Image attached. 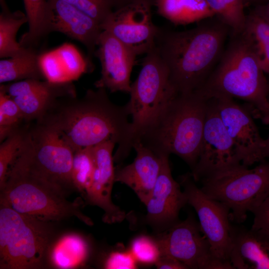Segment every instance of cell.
<instances>
[{
	"label": "cell",
	"instance_id": "6da1fadb",
	"mask_svg": "<svg viewBox=\"0 0 269 269\" xmlns=\"http://www.w3.org/2000/svg\"><path fill=\"white\" fill-rule=\"evenodd\" d=\"M128 105L118 106L109 99L106 90L89 89L81 98L60 99L39 122L54 128L74 152L108 140L118 148L114 162H122L133 148Z\"/></svg>",
	"mask_w": 269,
	"mask_h": 269
},
{
	"label": "cell",
	"instance_id": "7a4b0ae2",
	"mask_svg": "<svg viewBox=\"0 0 269 269\" xmlns=\"http://www.w3.org/2000/svg\"><path fill=\"white\" fill-rule=\"evenodd\" d=\"M230 28L218 18L184 31L159 27L155 47L178 93L198 90L223 52Z\"/></svg>",
	"mask_w": 269,
	"mask_h": 269
},
{
	"label": "cell",
	"instance_id": "3957f363",
	"mask_svg": "<svg viewBox=\"0 0 269 269\" xmlns=\"http://www.w3.org/2000/svg\"><path fill=\"white\" fill-rule=\"evenodd\" d=\"M215 68L196 91L206 100L226 97L245 101L254 117L269 124V86L244 33L232 35Z\"/></svg>",
	"mask_w": 269,
	"mask_h": 269
},
{
	"label": "cell",
	"instance_id": "277c9868",
	"mask_svg": "<svg viewBox=\"0 0 269 269\" xmlns=\"http://www.w3.org/2000/svg\"><path fill=\"white\" fill-rule=\"evenodd\" d=\"M208 101L196 92H177L138 140L159 156L177 155L192 170L199 155Z\"/></svg>",
	"mask_w": 269,
	"mask_h": 269
},
{
	"label": "cell",
	"instance_id": "5b68a950",
	"mask_svg": "<svg viewBox=\"0 0 269 269\" xmlns=\"http://www.w3.org/2000/svg\"><path fill=\"white\" fill-rule=\"evenodd\" d=\"M0 203L18 213L50 222L75 217L92 226L79 201H70L65 191L50 183L16 161L10 166L0 189Z\"/></svg>",
	"mask_w": 269,
	"mask_h": 269
},
{
	"label": "cell",
	"instance_id": "8992f818",
	"mask_svg": "<svg viewBox=\"0 0 269 269\" xmlns=\"http://www.w3.org/2000/svg\"><path fill=\"white\" fill-rule=\"evenodd\" d=\"M199 181L209 198L230 210V220L242 224L269 195V161L253 168L240 164L209 174Z\"/></svg>",
	"mask_w": 269,
	"mask_h": 269
},
{
	"label": "cell",
	"instance_id": "52a82bcc",
	"mask_svg": "<svg viewBox=\"0 0 269 269\" xmlns=\"http://www.w3.org/2000/svg\"><path fill=\"white\" fill-rule=\"evenodd\" d=\"M48 223L0 203V269L42 268L51 241Z\"/></svg>",
	"mask_w": 269,
	"mask_h": 269
},
{
	"label": "cell",
	"instance_id": "ba28073f",
	"mask_svg": "<svg viewBox=\"0 0 269 269\" xmlns=\"http://www.w3.org/2000/svg\"><path fill=\"white\" fill-rule=\"evenodd\" d=\"M137 78L131 84L128 105L132 144L138 141L167 102L177 93L170 83L167 69L154 47L145 54Z\"/></svg>",
	"mask_w": 269,
	"mask_h": 269
},
{
	"label": "cell",
	"instance_id": "9c48e42d",
	"mask_svg": "<svg viewBox=\"0 0 269 269\" xmlns=\"http://www.w3.org/2000/svg\"><path fill=\"white\" fill-rule=\"evenodd\" d=\"M29 127L23 149L15 161L64 191L74 187V151L51 126L41 122Z\"/></svg>",
	"mask_w": 269,
	"mask_h": 269
},
{
	"label": "cell",
	"instance_id": "30bf717a",
	"mask_svg": "<svg viewBox=\"0 0 269 269\" xmlns=\"http://www.w3.org/2000/svg\"><path fill=\"white\" fill-rule=\"evenodd\" d=\"M195 182L190 173L179 178L187 203L194 209L214 256L226 269H234L229 260L230 210L225 204L207 196Z\"/></svg>",
	"mask_w": 269,
	"mask_h": 269
},
{
	"label": "cell",
	"instance_id": "8fae6325",
	"mask_svg": "<svg viewBox=\"0 0 269 269\" xmlns=\"http://www.w3.org/2000/svg\"><path fill=\"white\" fill-rule=\"evenodd\" d=\"M154 0H135L115 9L101 24L136 56L146 54L155 45L159 27L152 19Z\"/></svg>",
	"mask_w": 269,
	"mask_h": 269
},
{
	"label": "cell",
	"instance_id": "7c38bea8",
	"mask_svg": "<svg viewBox=\"0 0 269 269\" xmlns=\"http://www.w3.org/2000/svg\"><path fill=\"white\" fill-rule=\"evenodd\" d=\"M157 241L161 255L175 259L187 269H226L214 256L199 223L191 216L178 221Z\"/></svg>",
	"mask_w": 269,
	"mask_h": 269
},
{
	"label": "cell",
	"instance_id": "4fadbf2b",
	"mask_svg": "<svg viewBox=\"0 0 269 269\" xmlns=\"http://www.w3.org/2000/svg\"><path fill=\"white\" fill-rule=\"evenodd\" d=\"M237 150L241 163L249 167L267 157L266 141L263 139L249 110L233 99H211Z\"/></svg>",
	"mask_w": 269,
	"mask_h": 269
},
{
	"label": "cell",
	"instance_id": "5bb4252c",
	"mask_svg": "<svg viewBox=\"0 0 269 269\" xmlns=\"http://www.w3.org/2000/svg\"><path fill=\"white\" fill-rule=\"evenodd\" d=\"M240 164L236 147L214 102L208 100L199 155L190 174L196 182L209 174Z\"/></svg>",
	"mask_w": 269,
	"mask_h": 269
},
{
	"label": "cell",
	"instance_id": "9a60e30c",
	"mask_svg": "<svg viewBox=\"0 0 269 269\" xmlns=\"http://www.w3.org/2000/svg\"><path fill=\"white\" fill-rule=\"evenodd\" d=\"M0 90L19 108L26 123L41 121L61 99L76 96L72 82L27 79L2 84Z\"/></svg>",
	"mask_w": 269,
	"mask_h": 269
},
{
	"label": "cell",
	"instance_id": "2e32d148",
	"mask_svg": "<svg viewBox=\"0 0 269 269\" xmlns=\"http://www.w3.org/2000/svg\"><path fill=\"white\" fill-rule=\"evenodd\" d=\"M94 55L101 63V77L94 84L111 93L131 90V75L136 56L116 37L103 30Z\"/></svg>",
	"mask_w": 269,
	"mask_h": 269
},
{
	"label": "cell",
	"instance_id": "e0dca14e",
	"mask_svg": "<svg viewBox=\"0 0 269 269\" xmlns=\"http://www.w3.org/2000/svg\"><path fill=\"white\" fill-rule=\"evenodd\" d=\"M161 164L157 180L145 205L146 220L152 227L166 230L178 220L180 210L187 203L179 182L171 174L168 155H160Z\"/></svg>",
	"mask_w": 269,
	"mask_h": 269
},
{
	"label": "cell",
	"instance_id": "ac0fdd59",
	"mask_svg": "<svg viewBox=\"0 0 269 269\" xmlns=\"http://www.w3.org/2000/svg\"><path fill=\"white\" fill-rule=\"evenodd\" d=\"M116 143L108 140L93 146L95 168L91 183L85 192L88 201L104 211L103 221L108 224L121 222L126 217L125 212L112 200L115 180L113 151Z\"/></svg>",
	"mask_w": 269,
	"mask_h": 269
},
{
	"label": "cell",
	"instance_id": "d6986e66",
	"mask_svg": "<svg viewBox=\"0 0 269 269\" xmlns=\"http://www.w3.org/2000/svg\"><path fill=\"white\" fill-rule=\"evenodd\" d=\"M47 1L50 15L51 32L62 33L81 43L87 50L88 60L92 63V58L103 31L101 24L66 1Z\"/></svg>",
	"mask_w": 269,
	"mask_h": 269
},
{
	"label": "cell",
	"instance_id": "ffe728a7",
	"mask_svg": "<svg viewBox=\"0 0 269 269\" xmlns=\"http://www.w3.org/2000/svg\"><path fill=\"white\" fill-rule=\"evenodd\" d=\"M230 236L229 260L234 269H269V233L231 224Z\"/></svg>",
	"mask_w": 269,
	"mask_h": 269
},
{
	"label": "cell",
	"instance_id": "44dd1931",
	"mask_svg": "<svg viewBox=\"0 0 269 269\" xmlns=\"http://www.w3.org/2000/svg\"><path fill=\"white\" fill-rule=\"evenodd\" d=\"M133 148L136 152L135 158L131 164L115 169V180L131 188L145 204L158 176L161 158L139 140L133 144Z\"/></svg>",
	"mask_w": 269,
	"mask_h": 269
},
{
	"label": "cell",
	"instance_id": "7402d4cb",
	"mask_svg": "<svg viewBox=\"0 0 269 269\" xmlns=\"http://www.w3.org/2000/svg\"><path fill=\"white\" fill-rule=\"evenodd\" d=\"M42 64L46 79L56 83L72 82L92 70L88 59L74 45L67 43L47 52Z\"/></svg>",
	"mask_w": 269,
	"mask_h": 269
},
{
	"label": "cell",
	"instance_id": "603a6c76",
	"mask_svg": "<svg viewBox=\"0 0 269 269\" xmlns=\"http://www.w3.org/2000/svg\"><path fill=\"white\" fill-rule=\"evenodd\" d=\"M89 254V247L86 240L78 234L70 233L51 241L46 259L53 268L76 269L85 264Z\"/></svg>",
	"mask_w": 269,
	"mask_h": 269
},
{
	"label": "cell",
	"instance_id": "cb8c5ba5",
	"mask_svg": "<svg viewBox=\"0 0 269 269\" xmlns=\"http://www.w3.org/2000/svg\"><path fill=\"white\" fill-rule=\"evenodd\" d=\"M158 13L175 24H188L213 17L206 0H154Z\"/></svg>",
	"mask_w": 269,
	"mask_h": 269
},
{
	"label": "cell",
	"instance_id": "d4e9b609",
	"mask_svg": "<svg viewBox=\"0 0 269 269\" xmlns=\"http://www.w3.org/2000/svg\"><path fill=\"white\" fill-rule=\"evenodd\" d=\"M40 54L34 47H25L17 55L0 61V83L27 79L46 80L40 61Z\"/></svg>",
	"mask_w": 269,
	"mask_h": 269
},
{
	"label": "cell",
	"instance_id": "484cf974",
	"mask_svg": "<svg viewBox=\"0 0 269 269\" xmlns=\"http://www.w3.org/2000/svg\"><path fill=\"white\" fill-rule=\"evenodd\" d=\"M28 19V30L19 43L23 47H34L51 32L50 16L46 0H23Z\"/></svg>",
	"mask_w": 269,
	"mask_h": 269
},
{
	"label": "cell",
	"instance_id": "4316f807",
	"mask_svg": "<svg viewBox=\"0 0 269 269\" xmlns=\"http://www.w3.org/2000/svg\"><path fill=\"white\" fill-rule=\"evenodd\" d=\"M256 54L261 68L269 74V21L257 9L247 15L243 31Z\"/></svg>",
	"mask_w": 269,
	"mask_h": 269
},
{
	"label": "cell",
	"instance_id": "83f0119b",
	"mask_svg": "<svg viewBox=\"0 0 269 269\" xmlns=\"http://www.w3.org/2000/svg\"><path fill=\"white\" fill-rule=\"evenodd\" d=\"M28 19L20 10L11 12L8 8L2 9L0 14V58H8L21 52L25 47L16 40L20 27Z\"/></svg>",
	"mask_w": 269,
	"mask_h": 269
},
{
	"label": "cell",
	"instance_id": "f1b7e54d",
	"mask_svg": "<svg viewBox=\"0 0 269 269\" xmlns=\"http://www.w3.org/2000/svg\"><path fill=\"white\" fill-rule=\"evenodd\" d=\"M215 16L230 29L232 35L242 33L247 15L243 0H206Z\"/></svg>",
	"mask_w": 269,
	"mask_h": 269
},
{
	"label": "cell",
	"instance_id": "f546056e",
	"mask_svg": "<svg viewBox=\"0 0 269 269\" xmlns=\"http://www.w3.org/2000/svg\"><path fill=\"white\" fill-rule=\"evenodd\" d=\"M29 127H21L0 143V190L4 184L8 170L21 152L25 144Z\"/></svg>",
	"mask_w": 269,
	"mask_h": 269
},
{
	"label": "cell",
	"instance_id": "4dcf8cb0",
	"mask_svg": "<svg viewBox=\"0 0 269 269\" xmlns=\"http://www.w3.org/2000/svg\"><path fill=\"white\" fill-rule=\"evenodd\" d=\"M93 146H88L74 152L71 177L74 188L85 193L89 187L94 168Z\"/></svg>",
	"mask_w": 269,
	"mask_h": 269
},
{
	"label": "cell",
	"instance_id": "1f68e13d",
	"mask_svg": "<svg viewBox=\"0 0 269 269\" xmlns=\"http://www.w3.org/2000/svg\"><path fill=\"white\" fill-rule=\"evenodd\" d=\"M23 122H25L17 105L7 94L0 90V142L21 127Z\"/></svg>",
	"mask_w": 269,
	"mask_h": 269
},
{
	"label": "cell",
	"instance_id": "d6a6232c",
	"mask_svg": "<svg viewBox=\"0 0 269 269\" xmlns=\"http://www.w3.org/2000/svg\"><path fill=\"white\" fill-rule=\"evenodd\" d=\"M131 253L136 261L145 264H155L161 255L157 241L146 236H140L133 240Z\"/></svg>",
	"mask_w": 269,
	"mask_h": 269
},
{
	"label": "cell",
	"instance_id": "836d02e7",
	"mask_svg": "<svg viewBox=\"0 0 269 269\" xmlns=\"http://www.w3.org/2000/svg\"><path fill=\"white\" fill-rule=\"evenodd\" d=\"M76 7L97 21L101 26L113 9L107 0H62Z\"/></svg>",
	"mask_w": 269,
	"mask_h": 269
},
{
	"label": "cell",
	"instance_id": "e575fe53",
	"mask_svg": "<svg viewBox=\"0 0 269 269\" xmlns=\"http://www.w3.org/2000/svg\"><path fill=\"white\" fill-rule=\"evenodd\" d=\"M104 267L107 269H134L136 268V260L131 252L114 251L106 259Z\"/></svg>",
	"mask_w": 269,
	"mask_h": 269
},
{
	"label": "cell",
	"instance_id": "d590c367",
	"mask_svg": "<svg viewBox=\"0 0 269 269\" xmlns=\"http://www.w3.org/2000/svg\"><path fill=\"white\" fill-rule=\"evenodd\" d=\"M253 214L254 218L252 228L269 234V195Z\"/></svg>",
	"mask_w": 269,
	"mask_h": 269
},
{
	"label": "cell",
	"instance_id": "8d00e7d4",
	"mask_svg": "<svg viewBox=\"0 0 269 269\" xmlns=\"http://www.w3.org/2000/svg\"><path fill=\"white\" fill-rule=\"evenodd\" d=\"M155 265L159 269H188L180 262L166 255H160Z\"/></svg>",
	"mask_w": 269,
	"mask_h": 269
},
{
	"label": "cell",
	"instance_id": "74e56055",
	"mask_svg": "<svg viewBox=\"0 0 269 269\" xmlns=\"http://www.w3.org/2000/svg\"><path fill=\"white\" fill-rule=\"evenodd\" d=\"M113 10L119 8L135 0H107Z\"/></svg>",
	"mask_w": 269,
	"mask_h": 269
},
{
	"label": "cell",
	"instance_id": "f35d334b",
	"mask_svg": "<svg viewBox=\"0 0 269 269\" xmlns=\"http://www.w3.org/2000/svg\"><path fill=\"white\" fill-rule=\"evenodd\" d=\"M269 21V1L257 8Z\"/></svg>",
	"mask_w": 269,
	"mask_h": 269
},
{
	"label": "cell",
	"instance_id": "ab89813d",
	"mask_svg": "<svg viewBox=\"0 0 269 269\" xmlns=\"http://www.w3.org/2000/svg\"><path fill=\"white\" fill-rule=\"evenodd\" d=\"M245 6L251 4H266L269 1V0H243Z\"/></svg>",
	"mask_w": 269,
	"mask_h": 269
},
{
	"label": "cell",
	"instance_id": "60d3db41",
	"mask_svg": "<svg viewBox=\"0 0 269 269\" xmlns=\"http://www.w3.org/2000/svg\"><path fill=\"white\" fill-rule=\"evenodd\" d=\"M266 152L267 157H269V134L268 138L266 139Z\"/></svg>",
	"mask_w": 269,
	"mask_h": 269
},
{
	"label": "cell",
	"instance_id": "b9f144b4",
	"mask_svg": "<svg viewBox=\"0 0 269 269\" xmlns=\"http://www.w3.org/2000/svg\"><path fill=\"white\" fill-rule=\"evenodd\" d=\"M0 2L2 9L8 8L4 0H0Z\"/></svg>",
	"mask_w": 269,
	"mask_h": 269
}]
</instances>
